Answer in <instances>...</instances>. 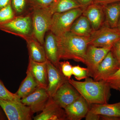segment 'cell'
I'll return each mask as SVG.
<instances>
[{
  "instance_id": "cell-1",
  "label": "cell",
  "mask_w": 120,
  "mask_h": 120,
  "mask_svg": "<svg viewBox=\"0 0 120 120\" xmlns=\"http://www.w3.org/2000/svg\"><path fill=\"white\" fill-rule=\"evenodd\" d=\"M68 81L90 105L105 104L109 101L111 88L105 80L95 81L88 77L84 82L71 79Z\"/></svg>"
},
{
  "instance_id": "cell-2",
  "label": "cell",
  "mask_w": 120,
  "mask_h": 120,
  "mask_svg": "<svg viewBox=\"0 0 120 120\" xmlns=\"http://www.w3.org/2000/svg\"><path fill=\"white\" fill-rule=\"evenodd\" d=\"M56 37L60 60H73L84 64L89 37H80L70 31Z\"/></svg>"
},
{
  "instance_id": "cell-3",
  "label": "cell",
  "mask_w": 120,
  "mask_h": 120,
  "mask_svg": "<svg viewBox=\"0 0 120 120\" xmlns=\"http://www.w3.org/2000/svg\"><path fill=\"white\" fill-rule=\"evenodd\" d=\"M31 9L32 36L43 45L46 33L49 31L53 14L48 7Z\"/></svg>"
},
{
  "instance_id": "cell-4",
  "label": "cell",
  "mask_w": 120,
  "mask_h": 120,
  "mask_svg": "<svg viewBox=\"0 0 120 120\" xmlns=\"http://www.w3.org/2000/svg\"><path fill=\"white\" fill-rule=\"evenodd\" d=\"M84 8H77L62 13H54L52 16L50 31L56 37L69 32L73 22L82 14Z\"/></svg>"
},
{
  "instance_id": "cell-5",
  "label": "cell",
  "mask_w": 120,
  "mask_h": 120,
  "mask_svg": "<svg viewBox=\"0 0 120 120\" xmlns=\"http://www.w3.org/2000/svg\"><path fill=\"white\" fill-rule=\"evenodd\" d=\"M31 14L16 16L8 22L0 24V30L26 40L32 36Z\"/></svg>"
},
{
  "instance_id": "cell-6",
  "label": "cell",
  "mask_w": 120,
  "mask_h": 120,
  "mask_svg": "<svg viewBox=\"0 0 120 120\" xmlns=\"http://www.w3.org/2000/svg\"><path fill=\"white\" fill-rule=\"evenodd\" d=\"M88 39V45L99 47L113 46L120 39V30L104 23L98 30L94 31Z\"/></svg>"
},
{
  "instance_id": "cell-7",
  "label": "cell",
  "mask_w": 120,
  "mask_h": 120,
  "mask_svg": "<svg viewBox=\"0 0 120 120\" xmlns=\"http://www.w3.org/2000/svg\"><path fill=\"white\" fill-rule=\"evenodd\" d=\"M0 106L9 120H31L34 113L30 107L21 101L0 99Z\"/></svg>"
},
{
  "instance_id": "cell-8",
  "label": "cell",
  "mask_w": 120,
  "mask_h": 120,
  "mask_svg": "<svg viewBox=\"0 0 120 120\" xmlns=\"http://www.w3.org/2000/svg\"><path fill=\"white\" fill-rule=\"evenodd\" d=\"M112 46L99 47L88 45L84 64L86 66L89 77H93L99 65L111 50Z\"/></svg>"
},
{
  "instance_id": "cell-9",
  "label": "cell",
  "mask_w": 120,
  "mask_h": 120,
  "mask_svg": "<svg viewBox=\"0 0 120 120\" xmlns=\"http://www.w3.org/2000/svg\"><path fill=\"white\" fill-rule=\"evenodd\" d=\"M120 67V63L110 50L100 63L92 78L95 81L105 80L116 73Z\"/></svg>"
},
{
  "instance_id": "cell-10",
  "label": "cell",
  "mask_w": 120,
  "mask_h": 120,
  "mask_svg": "<svg viewBox=\"0 0 120 120\" xmlns=\"http://www.w3.org/2000/svg\"><path fill=\"white\" fill-rule=\"evenodd\" d=\"M50 97L46 88L38 87L31 94L21 99V101L34 113L43 110Z\"/></svg>"
},
{
  "instance_id": "cell-11",
  "label": "cell",
  "mask_w": 120,
  "mask_h": 120,
  "mask_svg": "<svg viewBox=\"0 0 120 120\" xmlns=\"http://www.w3.org/2000/svg\"><path fill=\"white\" fill-rule=\"evenodd\" d=\"M80 96V94L68 81L60 87L52 98L61 107L64 109Z\"/></svg>"
},
{
  "instance_id": "cell-12",
  "label": "cell",
  "mask_w": 120,
  "mask_h": 120,
  "mask_svg": "<svg viewBox=\"0 0 120 120\" xmlns=\"http://www.w3.org/2000/svg\"><path fill=\"white\" fill-rule=\"evenodd\" d=\"M47 66L48 85L46 90L50 97H52L60 87L68 82V79L63 75L60 68L48 60Z\"/></svg>"
},
{
  "instance_id": "cell-13",
  "label": "cell",
  "mask_w": 120,
  "mask_h": 120,
  "mask_svg": "<svg viewBox=\"0 0 120 120\" xmlns=\"http://www.w3.org/2000/svg\"><path fill=\"white\" fill-rule=\"evenodd\" d=\"M41 113L33 117L34 120H67L64 109L50 97Z\"/></svg>"
},
{
  "instance_id": "cell-14",
  "label": "cell",
  "mask_w": 120,
  "mask_h": 120,
  "mask_svg": "<svg viewBox=\"0 0 120 120\" xmlns=\"http://www.w3.org/2000/svg\"><path fill=\"white\" fill-rule=\"evenodd\" d=\"M89 112L101 115L100 120H120V102L90 105Z\"/></svg>"
},
{
  "instance_id": "cell-15",
  "label": "cell",
  "mask_w": 120,
  "mask_h": 120,
  "mask_svg": "<svg viewBox=\"0 0 120 120\" xmlns=\"http://www.w3.org/2000/svg\"><path fill=\"white\" fill-rule=\"evenodd\" d=\"M82 15L88 20L94 31L101 28L105 23L103 6L92 3L84 8Z\"/></svg>"
},
{
  "instance_id": "cell-16",
  "label": "cell",
  "mask_w": 120,
  "mask_h": 120,
  "mask_svg": "<svg viewBox=\"0 0 120 120\" xmlns=\"http://www.w3.org/2000/svg\"><path fill=\"white\" fill-rule=\"evenodd\" d=\"M90 105L82 95L64 109L67 120H81L89 112Z\"/></svg>"
},
{
  "instance_id": "cell-17",
  "label": "cell",
  "mask_w": 120,
  "mask_h": 120,
  "mask_svg": "<svg viewBox=\"0 0 120 120\" xmlns=\"http://www.w3.org/2000/svg\"><path fill=\"white\" fill-rule=\"evenodd\" d=\"M43 46L47 60L55 67L60 68V59L57 37L50 31L45 35Z\"/></svg>"
},
{
  "instance_id": "cell-18",
  "label": "cell",
  "mask_w": 120,
  "mask_h": 120,
  "mask_svg": "<svg viewBox=\"0 0 120 120\" xmlns=\"http://www.w3.org/2000/svg\"><path fill=\"white\" fill-rule=\"evenodd\" d=\"M47 61L37 62L29 59L27 69L34 78L38 87L46 89L48 85Z\"/></svg>"
},
{
  "instance_id": "cell-19",
  "label": "cell",
  "mask_w": 120,
  "mask_h": 120,
  "mask_svg": "<svg viewBox=\"0 0 120 120\" xmlns=\"http://www.w3.org/2000/svg\"><path fill=\"white\" fill-rule=\"evenodd\" d=\"M29 53V59L35 62H43L47 59L43 45L32 36L26 40Z\"/></svg>"
},
{
  "instance_id": "cell-20",
  "label": "cell",
  "mask_w": 120,
  "mask_h": 120,
  "mask_svg": "<svg viewBox=\"0 0 120 120\" xmlns=\"http://www.w3.org/2000/svg\"><path fill=\"white\" fill-rule=\"evenodd\" d=\"M103 6L105 24L112 28H116L120 19V1Z\"/></svg>"
},
{
  "instance_id": "cell-21",
  "label": "cell",
  "mask_w": 120,
  "mask_h": 120,
  "mask_svg": "<svg viewBox=\"0 0 120 120\" xmlns=\"http://www.w3.org/2000/svg\"><path fill=\"white\" fill-rule=\"evenodd\" d=\"M93 31L88 20L82 15L73 22L69 31L77 36L85 37H90Z\"/></svg>"
},
{
  "instance_id": "cell-22",
  "label": "cell",
  "mask_w": 120,
  "mask_h": 120,
  "mask_svg": "<svg viewBox=\"0 0 120 120\" xmlns=\"http://www.w3.org/2000/svg\"><path fill=\"white\" fill-rule=\"evenodd\" d=\"M26 73V78L22 81L18 90L15 93L21 99L31 94L38 87L30 71L27 70Z\"/></svg>"
},
{
  "instance_id": "cell-23",
  "label": "cell",
  "mask_w": 120,
  "mask_h": 120,
  "mask_svg": "<svg viewBox=\"0 0 120 120\" xmlns=\"http://www.w3.org/2000/svg\"><path fill=\"white\" fill-rule=\"evenodd\" d=\"M48 8L53 15L82 7L76 0H56Z\"/></svg>"
},
{
  "instance_id": "cell-24",
  "label": "cell",
  "mask_w": 120,
  "mask_h": 120,
  "mask_svg": "<svg viewBox=\"0 0 120 120\" xmlns=\"http://www.w3.org/2000/svg\"><path fill=\"white\" fill-rule=\"evenodd\" d=\"M16 16L11 3L7 7L0 10V24L9 22Z\"/></svg>"
},
{
  "instance_id": "cell-25",
  "label": "cell",
  "mask_w": 120,
  "mask_h": 120,
  "mask_svg": "<svg viewBox=\"0 0 120 120\" xmlns=\"http://www.w3.org/2000/svg\"><path fill=\"white\" fill-rule=\"evenodd\" d=\"M0 99L8 101H21V99L19 98L15 94H13L8 90L0 80Z\"/></svg>"
},
{
  "instance_id": "cell-26",
  "label": "cell",
  "mask_w": 120,
  "mask_h": 120,
  "mask_svg": "<svg viewBox=\"0 0 120 120\" xmlns=\"http://www.w3.org/2000/svg\"><path fill=\"white\" fill-rule=\"evenodd\" d=\"M11 4L16 15H22L28 5L27 0H11Z\"/></svg>"
},
{
  "instance_id": "cell-27",
  "label": "cell",
  "mask_w": 120,
  "mask_h": 120,
  "mask_svg": "<svg viewBox=\"0 0 120 120\" xmlns=\"http://www.w3.org/2000/svg\"><path fill=\"white\" fill-rule=\"evenodd\" d=\"M72 75L77 81H80L89 77L87 68H82L79 65L73 66Z\"/></svg>"
},
{
  "instance_id": "cell-28",
  "label": "cell",
  "mask_w": 120,
  "mask_h": 120,
  "mask_svg": "<svg viewBox=\"0 0 120 120\" xmlns=\"http://www.w3.org/2000/svg\"><path fill=\"white\" fill-rule=\"evenodd\" d=\"M105 81L109 84L111 88L118 90L120 87V67L116 73Z\"/></svg>"
},
{
  "instance_id": "cell-29",
  "label": "cell",
  "mask_w": 120,
  "mask_h": 120,
  "mask_svg": "<svg viewBox=\"0 0 120 120\" xmlns=\"http://www.w3.org/2000/svg\"><path fill=\"white\" fill-rule=\"evenodd\" d=\"M56 0H27L31 8H46L51 5Z\"/></svg>"
},
{
  "instance_id": "cell-30",
  "label": "cell",
  "mask_w": 120,
  "mask_h": 120,
  "mask_svg": "<svg viewBox=\"0 0 120 120\" xmlns=\"http://www.w3.org/2000/svg\"><path fill=\"white\" fill-rule=\"evenodd\" d=\"M60 68L61 72L68 79H71L72 75V66L68 61L60 62Z\"/></svg>"
},
{
  "instance_id": "cell-31",
  "label": "cell",
  "mask_w": 120,
  "mask_h": 120,
  "mask_svg": "<svg viewBox=\"0 0 120 120\" xmlns=\"http://www.w3.org/2000/svg\"><path fill=\"white\" fill-rule=\"evenodd\" d=\"M111 51L120 64V39L114 44Z\"/></svg>"
},
{
  "instance_id": "cell-32",
  "label": "cell",
  "mask_w": 120,
  "mask_h": 120,
  "mask_svg": "<svg viewBox=\"0 0 120 120\" xmlns=\"http://www.w3.org/2000/svg\"><path fill=\"white\" fill-rule=\"evenodd\" d=\"M85 118L86 120H99L101 118V115L88 112Z\"/></svg>"
},
{
  "instance_id": "cell-33",
  "label": "cell",
  "mask_w": 120,
  "mask_h": 120,
  "mask_svg": "<svg viewBox=\"0 0 120 120\" xmlns=\"http://www.w3.org/2000/svg\"><path fill=\"white\" fill-rule=\"evenodd\" d=\"M119 1H120V0H94L92 3L105 5L110 3Z\"/></svg>"
},
{
  "instance_id": "cell-34",
  "label": "cell",
  "mask_w": 120,
  "mask_h": 120,
  "mask_svg": "<svg viewBox=\"0 0 120 120\" xmlns=\"http://www.w3.org/2000/svg\"><path fill=\"white\" fill-rule=\"evenodd\" d=\"M83 8L91 4L94 0H76Z\"/></svg>"
},
{
  "instance_id": "cell-35",
  "label": "cell",
  "mask_w": 120,
  "mask_h": 120,
  "mask_svg": "<svg viewBox=\"0 0 120 120\" xmlns=\"http://www.w3.org/2000/svg\"><path fill=\"white\" fill-rule=\"evenodd\" d=\"M11 3V0H0V10L7 7Z\"/></svg>"
},
{
  "instance_id": "cell-36",
  "label": "cell",
  "mask_w": 120,
  "mask_h": 120,
  "mask_svg": "<svg viewBox=\"0 0 120 120\" xmlns=\"http://www.w3.org/2000/svg\"><path fill=\"white\" fill-rule=\"evenodd\" d=\"M6 115L2 110V108L0 106V120H5L6 119Z\"/></svg>"
},
{
  "instance_id": "cell-37",
  "label": "cell",
  "mask_w": 120,
  "mask_h": 120,
  "mask_svg": "<svg viewBox=\"0 0 120 120\" xmlns=\"http://www.w3.org/2000/svg\"><path fill=\"white\" fill-rule=\"evenodd\" d=\"M117 28L120 30V19L118 22V25H117Z\"/></svg>"
},
{
  "instance_id": "cell-38",
  "label": "cell",
  "mask_w": 120,
  "mask_h": 120,
  "mask_svg": "<svg viewBox=\"0 0 120 120\" xmlns=\"http://www.w3.org/2000/svg\"><path fill=\"white\" fill-rule=\"evenodd\" d=\"M118 90L120 91V88H119V90Z\"/></svg>"
}]
</instances>
